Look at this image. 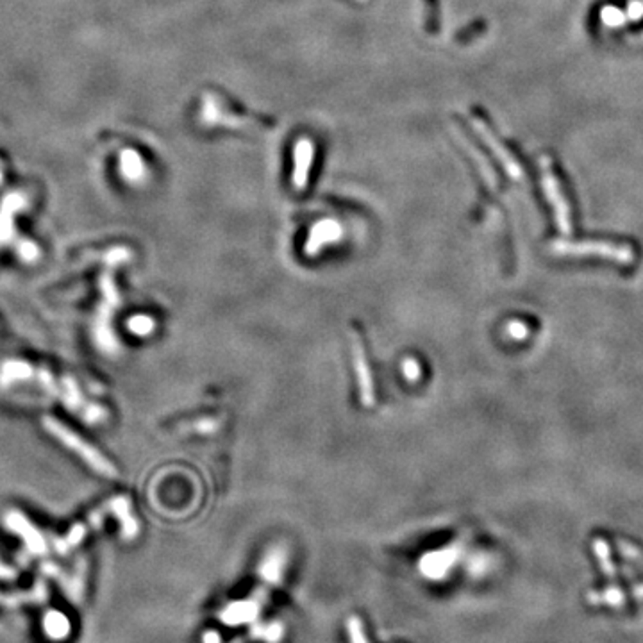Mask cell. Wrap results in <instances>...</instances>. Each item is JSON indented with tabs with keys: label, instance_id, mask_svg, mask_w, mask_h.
<instances>
[{
	"label": "cell",
	"instance_id": "6da1fadb",
	"mask_svg": "<svg viewBox=\"0 0 643 643\" xmlns=\"http://www.w3.org/2000/svg\"><path fill=\"white\" fill-rule=\"evenodd\" d=\"M204 123L213 127H229V130H261L270 125L268 118H259L236 106L231 98L217 91H207L202 104Z\"/></svg>",
	"mask_w": 643,
	"mask_h": 643
},
{
	"label": "cell",
	"instance_id": "7a4b0ae2",
	"mask_svg": "<svg viewBox=\"0 0 643 643\" xmlns=\"http://www.w3.org/2000/svg\"><path fill=\"white\" fill-rule=\"evenodd\" d=\"M43 426H45V429H47L48 433L56 438V440H59L66 448H70L72 452H76V454L79 456V458L83 459V461L86 463V465L90 466L93 472L101 473V475H104V477H109V479H115V477L118 475L116 468L108 461V459L104 458V454H101L97 448L91 447L88 441H84L83 438L77 436L73 431H70L68 427L63 426L61 422H58L56 418H51V416H45Z\"/></svg>",
	"mask_w": 643,
	"mask_h": 643
},
{
	"label": "cell",
	"instance_id": "3957f363",
	"mask_svg": "<svg viewBox=\"0 0 643 643\" xmlns=\"http://www.w3.org/2000/svg\"><path fill=\"white\" fill-rule=\"evenodd\" d=\"M352 361H354L356 379L359 384V397L363 406L372 408L376 404V388H374L372 370H370L369 358H366L365 347H363L361 336L358 331H352Z\"/></svg>",
	"mask_w": 643,
	"mask_h": 643
},
{
	"label": "cell",
	"instance_id": "277c9868",
	"mask_svg": "<svg viewBox=\"0 0 643 643\" xmlns=\"http://www.w3.org/2000/svg\"><path fill=\"white\" fill-rule=\"evenodd\" d=\"M461 552H463V543L454 542L452 545L445 547V549L434 550V552L426 554V556H423L418 563L420 572H422V574L429 579L447 577V574L452 570V567L458 563Z\"/></svg>",
	"mask_w": 643,
	"mask_h": 643
},
{
	"label": "cell",
	"instance_id": "5b68a950",
	"mask_svg": "<svg viewBox=\"0 0 643 643\" xmlns=\"http://www.w3.org/2000/svg\"><path fill=\"white\" fill-rule=\"evenodd\" d=\"M314 158H317V147H314L313 140L307 136L300 138L295 143V148H293V174H292L293 188L299 190V192L306 190L307 182H309Z\"/></svg>",
	"mask_w": 643,
	"mask_h": 643
},
{
	"label": "cell",
	"instance_id": "8992f818",
	"mask_svg": "<svg viewBox=\"0 0 643 643\" xmlns=\"http://www.w3.org/2000/svg\"><path fill=\"white\" fill-rule=\"evenodd\" d=\"M473 123H475L477 133H479L480 138L485 140V143L488 145L490 148H492L493 155H495V158L499 159L500 163H503V167L506 168L508 174H510L511 178H515V179L520 178V175H522L520 165H518L517 159H515L513 155L510 154V150H508V148L504 147L503 141H499V138H497L495 130H493L492 127H490V123L486 122V120L483 118V116H479V115L473 116Z\"/></svg>",
	"mask_w": 643,
	"mask_h": 643
},
{
	"label": "cell",
	"instance_id": "52a82bcc",
	"mask_svg": "<svg viewBox=\"0 0 643 643\" xmlns=\"http://www.w3.org/2000/svg\"><path fill=\"white\" fill-rule=\"evenodd\" d=\"M264 600H267V593H264V590H259V592H256L249 599L229 604L220 613L222 622H225L227 625L249 624V622L256 620L257 614L261 613Z\"/></svg>",
	"mask_w": 643,
	"mask_h": 643
},
{
	"label": "cell",
	"instance_id": "ba28073f",
	"mask_svg": "<svg viewBox=\"0 0 643 643\" xmlns=\"http://www.w3.org/2000/svg\"><path fill=\"white\" fill-rule=\"evenodd\" d=\"M341 235H344V231H341V225L336 220H320L311 229L306 243V252L313 256L327 243L338 242Z\"/></svg>",
	"mask_w": 643,
	"mask_h": 643
},
{
	"label": "cell",
	"instance_id": "9c48e42d",
	"mask_svg": "<svg viewBox=\"0 0 643 643\" xmlns=\"http://www.w3.org/2000/svg\"><path fill=\"white\" fill-rule=\"evenodd\" d=\"M540 165H542V181H543V188H545L547 195H549L550 202L556 206L557 215H560V220L561 224H565V218H567V206L563 202V195H561V190H560V182H557L556 175H554L552 168H550V159L547 155H543L540 159Z\"/></svg>",
	"mask_w": 643,
	"mask_h": 643
},
{
	"label": "cell",
	"instance_id": "30bf717a",
	"mask_svg": "<svg viewBox=\"0 0 643 643\" xmlns=\"http://www.w3.org/2000/svg\"><path fill=\"white\" fill-rule=\"evenodd\" d=\"M286 565V552L281 547H275L270 552L264 556V560L261 561L259 567V577L263 581V586H274L277 585L279 579H281L282 570H284Z\"/></svg>",
	"mask_w": 643,
	"mask_h": 643
},
{
	"label": "cell",
	"instance_id": "8fae6325",
	"mask_svg": "<svg viewBox=\"0 0 643 643\" xmlns=\"http://www.w3.org/2000/svg\"><path fill=\"white\" fill-rule=\"evenodd\" d=\"M463 147H465L466 154H468L470 158H473V163L477 165V170H479V174L483 175V178H485L486 181L490 182V185H492V188H497L495 174H493V170H492V167H490L488 161H486V159L483 158V155H480L479 152H477V148L473 147V145H470L468 141H465V143H463Z\"/></svg>",
	"mask_w": 643,
	"mask_h": 643
},
{
	"label": "cell",
	"instance_id": "7c38bea8",
	"mask_svg": "<svg viewBox=\"0 0 643 643\" xmlns=\"http://www.w3.org/2000/svg\"><path fill=\"white\" fill-rule=\"evenodd\" d=\"M282 634H284V631H282V625L279 624V622H270V624L257 625V627H254V631H252L254 638L264 639L267 643L281 642Z\"/></svg>",
	"mask_w": 643,
	"mask_h": 643
},
{
	"label": "cell",
	"instance_id": "4fadbf2b",
	"mask_svg": "<svg viewBox=\"0 0 643 643\" xmlns=\"http://www.w3.org/2000/svg\"><path fill=\"white\" fill-rule=\"evenodd\" d=\"M127 326H129V329L133 331L134 334H138V336H147V334H150L152 329H154V320L148 317H143V314H138V317H133L127 322Z\"/></svg>",
	"mask_w": 643,
	"mask_h": 643
},
{
	"label": "cell",
	"instance_id": "5bb4252c",
	"mask_svg": "<svg viewBox=\"0 0 643 643\" xmlns=\"http://www.w3.org/2000/svg\"><path fill=\"white\" fill-rule=\"evenodd\" d=\"M347 629H349V638H351V643H369L365 634V629H363L361 620L358 617H351L347 622Z\"/></svg>",
	"mask_w": 643,
	"mask_h": 643
},
{
	"label": "cell",
	"instance_id": "9a60e30c",
	"mask_svg": "<svg viewBox=\"0 0 643 643\" xmlns=\"http://www.w3.org/2000/svg\"><path fill=\"white\" fill-rule=\"evenodd\" d=\"M426 4L429 6L431 11L427 9V33H436L438 26H440V16L438 13V0H426Z\"/></svg>",
	"mask_w": 643,
	"mask_h": 643
},
{
	"label": "cell",
	"instance_id": "2e32d148",
	"mask_svg": "<svg viewBox=\"0 0 643 643\" xmlns=\"http://www.w3.org/2000/svg\"><path fill=\"white\" fill-rule=\"evenodd\" d=\"M404 376L409 381H416L420 377V366L415 359H406L404 361Z\"/></svg>",
	"mask_w": 643,
	"mask_h": 643
},
{
	"label": "cell",
	"instance_id": "e0dca14e",
	"mask_svg": "<svg viewBox=\"0 0 643 643\" xmlns=\"http://www.w3.org/2000/svg\"><path fill=\"white\" fill-rule=\"evenodd\" d=\"M204 643H222L220 634H218V632H206V636H204Z\"/></svg>",
	"mask_w": 643,
	"mask_h": 643
},
{
	"label": "cell",
	"instance_id": "ac0fdd59",
	"mask_svg": "<svg viewBox=\"0 0 643 643\" xmlns=\"http://www.w3.org/2000/svg\"><path fill=\"white\" fill-rule=\"evenodd\" d=\"M354 2H363V4H365V2H369V0H354Z\"/></svg>",
	"mask_w": 643,
	"mask_h": 643
}]
</instances>
